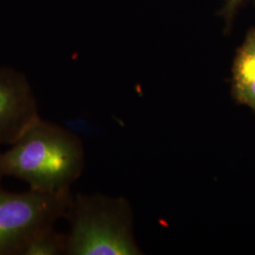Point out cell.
Wrapping results in <instances>:
<instances>
[{
  "instance_id": "cell-1",
  "label": "cell",
  "mask_w": 255,
  "mask_h": 255,
  "mask_svg": "<svg viewBox=\"0 0 255 255\" xmlns=\"http://www.w3.org/2000/svg\"><path fill=\"white\" fill-rule=\"evenodd\" d=\"M83 168L81 138L67 128L41 118L9 149L0 152V182L4 177H14L35 191L69 192Z\"/></svg>"
},
{
  "instance_id": "cell-2",
  "label": "cell",
  "mask_w": 255,
  "mask_h": 255,
  "mask_svg": "<svg viewBox=\"0 0 255 255\" xmlns=\"http://www.w3.org/2000/svg\"><path fill=\"white\" fill-rule=\"evenodd\" d=\"M66 219L65 255H140L132 236L131 211L122 198L78 194Z\"/></svg>"
},
{
  "instance_id": "cell-3",
  "label": "cell",
  "mask_w": 255,
  "mask_h": 255,
  "mask_svg": "<svg viewBox=\"0 0 255 255\" xmlns=\"http://www.w3.org/2000/svg\"><path fill=\"white\" fill-rule=\"evenodd\" d=\"M72 201L70 191L13 193L0 184V255H24L35 237L66 219Z\"/></svg>"
},
{
  "instance_id": "cell-4",
  "label": "cell",
  "mask_w": 255,
  "mask_h": 255,
  "mask_svg": "<svg viewBox=\"0 0 255 255\" xmlns=\"http://www.w3.org/2000/svg\"><path fill=\"white\" fill-rule=\"evenodd\" d=\"M39 119L36 98L26 77L0 67V147L14 144Z\"/></svg>"
},
{
  "instance_id": "cell-5",
  "label": "cell",
  "mask_w": 255,
  "mask_h": 255,
  "mask_svg": "<svg viewBox=\"0 0 255 255\" xmlns=\"http://www.w3.org/2000/svg\"><path fill=\"white\" fill-rule=\"evenodd\" d=\"M232 97L238 105L255 113V27L249 29L237 49L232 67Z\"/></svg>"
},
{
  "instance_id": "cell-6",
  "label": "cell",
  "mask_w": 255,
  "mask_h": 255,
  "mask_svg": "<svg viewBox=\"0 0 255 255\" xmlns=\"http://www.w3.org/2000/svg\"><path fill=\"white\" fill-rule=\"evenodd\" d=\"M65 247L66 235L56 232L55 228L50 229L35 237L23 255H65Z\"/></svg>"
},
{
  "instance_id": "cell-7",
  "label": "cell",
  "mask_w": 255,
  "mask_h": 255,
  "mask_svg": "<svg viewBox=\"0 0 255 255\" xmlns=\"http://www.w3.org/2000/svg\"><path fill=\"white\" fill-rule=\"evenodd\" d=\"M65 127L75 134L82 136H96L100 133V128L91 120L83 116L74 117L65 121ZM80 137V136H79Z\"/></svg>"
},
{
  "instance_id": "cell-8",
  "label": "cell",
  "mask_w": 255,
  "mask_h": 255,
  "mask_svg": "<svg viewBox=\"0 0 255 255\" xmlns=\"http://www.w3.org/2000/svg\"><path fill=\"white\" fill-rule=\"evenodd\" d=\"M247 0H225V5L223 9H221L220 14L225 18L226 21V30L230 29L231 25L233 23L234 17L237 13V9Z\"/></svg>"
}]
</instances>
